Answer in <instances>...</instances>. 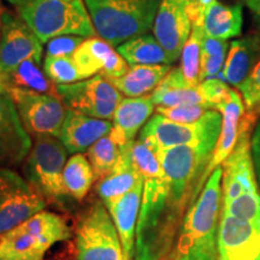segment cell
Segmentation results:
<instances>
[{
    "label": "cell",
    "instance_id": "cell-1",
    "mask_svg": "<svg viewBox=\"0 0 260 260\" xmlns=\"http://www.w3.org/2000/svg\"><path fill=\"white\" fill-rule=\"evenodd\" d=\"M130 154L144 176L136 228L134 260H164L176 241L187 209L175 199L155 151L142 139L130 144Z\"/></svg>",
    "mask_w": 260,
    "mask_h": 260
},
{
    "label": "cell",
    "instance_id": "cell-2",
    "mask_svg": "<svg viewBox=\"0 0 260 260\" xmlns=\"http://www.w3.org/2000/svg\"><path fill=\"white\" fill-rule=\"evenodd\" d=\"M223 168L214 170L184 214L168 260H217Z\"/></svg>",
    "mask_w": 260,
    "mask_h": 260
},
{
    "label": "cell",
    "instance_id": "cell-3",
    "mask_svg": "<svg viewBox=\"0 0 260 260\" xmlns=\"http://www.w3.org/2000/svg\"><path fill=\"white\" fill-rule=\"evenodd\" d=\"M161 0H84L96 35L112 46L147 34Z\"/></svg>",
    "mask_w": 260,
    "mask_h": 260
},
{
    "label": "cell",
    "instance_id": "cell-4",
    "mask_svg": "<svg viewBox=\"0 0 260 260\" xmlns=\"http://www.w3.org/2000/svg\"><path fill=\"white\" fill-rule=\"evenodd\" d=\"M68 149L56 136H37L24 162V175L29 183L45 198L65 212L75 209L76 200L64 183V168Z\"/></svg>",
    "mask_w": 260,
    "mask_h": 260
},
{
    "label": "cell",
    "instance_id": "cell-5",
    "mask_svg": "<svg viewBox=\"0 0 260 260\" xmlns=\"http://www.w3.org/2000/svg\"><path fill=\"white\" fill-rule=\"evenodd\" d=\"M17 9L19 17L42 44L63 35H96L83 0H30Z\"/></svg>",
    "mask_w": 260,
    "mask_h": 260
},
{
    "label": "cell",
    "instance_id": "cell-6",
    "mask_svg": "<svg viewBox=\"0 0 260 260\" xmlns=\"http://www.w3.org/2000/svg\"><path fill=\"white\" fill-rule=\"evenodd\" d=\"M70 237L63 216L41 211L0 236V260H44L52 246Z\"/></svg>",
    "mask_w": 260,
    "mask_h": 260
},
{
    "label": "cell",
    "instance_id": "cell-7",
    "mask_svg": "<svg viewBox=\"0 0 260 260\" xmlns=\"http://www.w3.org/2000/svg\"><path fill=\"white\" fill-rule=\"evenodd\" d=\"M216 145L217 141L211 140L155 151L175 199L186 209H189L197 199L198 184L212 158Z\"/></svg>",
    "mask_w": 260,
    "mask_h": 260
},
{
    "label": "cell",
    "instance_id": "cell-8",
    "mask_svg": "<svg viewBox=\"0 0 260 260\" xmlns=\"http://www.w3.org/2000/svg\"><path fill=\"white\" fill-rule=\"evenodd\" d=\"M76 260H125L115 223L102 200L81 211L75 223Z\"/></svg>",
    "mask_w": 260,
    "mask_h": 260
},
{
    "label": "cell",
    "instance_id": "cell-9",
    "mask_svg": "<svg viewBox=\"0 0 260 260\" xmlns=\"http://www.w3.org/2000/svg\"><path fill=\"white\" fill-rule=\"evenodd\" d=\"M222 121V113L217 110H209L194 123H177L155 115L146 123L139 138L154 151L175 146L197 145L211 140L218 141Z\"/></svg>",
    "mask_w": 260,
    "mask_h": 260
},
{
    "label": "cell",
    "instance_id": "cell-10",
    "mask_svg": "<svg viewBox=\"0 0 260 260\" xmlns=\"http://www.w3.org/2000/svg\"><path fill=\"white\" fill-rule=\"evenodd\" d=\"M46 204L27 178L0 168V236L44 211Z\"/></svg>",
    "mask_w": 260,
    "mask_h": 260
},
{
    "label": "cell",
    "instance_id": "cell-11",
    "mask_svg": "<svg viewBox=\"0 0 260 260\" xmlns=\"http://www.w3.org/2000/svg\"><path fill=\"white\" fill-rule=\"evenodd\" d=\"M57 94L67 110L109 121L123 99L122 93L102 75L75 83L58 84Z\"/></svg>",
    "mask_w": 260,
    "mask_h": 260
},
{
    "label": "cell",
    "instance_id": "cell-12",
    "mask_svg": "<svg viewBox=\"0 0 260 260\" xmlns=\"http://www.w3.org/2000/svg\"><path fill=\"white\" fill-rule=\"evenodd\" d=\"M9 95L14 100L29 135H34L35 138L45 135L59 136L68 111L59 96L15 87L9 89Z\"/></svg>",
    "mask_w": 260,
    "mask_h": 260
},
{
    "label": "cell",
    "instance_id": "cell-13",
    "mask_svg": "<svg viewBox=\"0 0 260 260\" xmlns=\"http://www.w3.org/2000/svg\"><path fill=\"white\" fill-rule=\"evenodd\" d=\"M255 115L258 112L252 110L243 117L235 147L222 164L223 204L236 199L243 191L256 188L251 154V126Z\"/></svg>",
    "mask_w": 260,
    "mask_h": 260
},
{
    "label": "cell",
    "instance_id": "cell-14",
    "mask_svg": "<svg viewBox=\"0 0 260 260\" xmlns=\"http://www.w3.org/2000/svg\"><path fill=\"white\" fill-rule=\"evenodd\" d=\"M42 42L19 16L4 11L0 30V71L8 74L23 63L32 59L40 63Z\"/></svg>",
    "mask_w": 260,
    "mask_h": 260
},
{
    "label": "cell",
    "instance_id": "cell-15",
    "mask_svg": "<svg viewBox=\"0 0 260 260\" xmlns=\"http://www.w3.org/2000/svg\"><path fill=\"white\" fill-rule=\"evenodd\" d=\"M195 0H161L153 24V35L167 52L170 63L181 56L191 31L190 8Z\"/></svg>",
    "mask_w": 260,
    "mask_h": 260
},
{
    "label": "cell",
    "instance_id": "cell-16",
    "mask_svg": "<svg viewBox=\"0 0 260 260\" xmlns=\"http://www.w3.org/2000/svg\"><path fill=\"white\" fill-rule=\"evenodd\" d=\"M217 253V260H260V226L222 213Z\"/></svg>",
    "mask_w": 260,
    "mask_h": 260
},
{
    "label": "cell",
    "instance_id": "cell-17",
    "mask_svg": "<svg viewBox=\"0 0 260 260\" xmlns=\"http://www.w3.org/2000/svg\"><path fill=\"white\" fill-rule=\"evenodd\" d=\"M32 147L14 100L0 95V168H14L27 159Z\"/></svg>",
    "mask_w": 260,
    "mask_h": 260
},
{
    "label": "cell",
    "instance_id": "cell-18",
    "mask_svg": "<svg viewBox=\"0 0 260 260\" xmlns=\"http://www.w3.org/2000/svg\"><path fill=\"white\" fill-rule=\"evenodd\" d=\"M73 58L86 80L96 75L116 79L123 76L129 69L124 58L113 50L112 45L100 38L86 39Z\"/></svg>",
    "mask_w": 260,
    "mask_h": 260
},
{
    "label": "cell",
    "instance_id": "cell-19",
    "mask_svg": "<svg viewBox=\"0 0 260 260\" xmlns=\"http://www.w3.org/2000/svg\"><path fill=\"white\" fill-rule=\"evenodd\" d=\"M245 103H243L241 93L237 92L236 89H232L229 93V96L226 98L225 102H223L217 107V111L222 113V129L217 141L216 148H214L212 158L207 165L206 170L201 176L199 184L197 189V198L200 194L201 188H204L206 181L209 180L211 174L216 170L217 168L222 167L224 160L229 157L234 147H235L237 138L240 134V125L243 113H245Z\"/></svg>",
    "mask_w": 260,
    "mask_h": 260
},
{
    "label": "cell",
    "instance_id": "cell-20",
    "mask_svg": "<svg viewBox=\"0 0 260 260\" xmlns=\"http://www.w3.org/2000/svg\"><path fill=\"white\" fill-rule=\"evenodd\" d=\"M113 123L68 110L58 139L71 154L87 152L98 140L109 134Z\"/></svg>",
    "mask_w": 260,
    "mask_h": 260
},
{
    "label": "cell",
    "instance_id": "cell-21",
    "mask_svg": "<svg viewBox=\"0 0 260 260\" xmlns=\"http://www.w3.org/2000/svg\"><path fill=\"white\" fill-rule=\"evenodd\" d=\"M144 193V178L133 189L107 207L115 223L124 252L125 260H134L136 228Z\"/></svg>",
    "mask_w": 260,
    "mask_h": 260
},
{
    "label": "cell",
    "instance_id": "cell-22",
    "mask_svg": "<svg viewBox=\"0 0 260 260\" xmlns=\"http://www.w3.org/2000/svg\"><path fill=\"white\" fill-rule=\"evenodd\" d=\"M130 142L123 147L115 168L106 176L100 178L96 186L98 197L106 209L133 189L135 184L144 178L133 161L130 154Z\"/></svg>",
    "mask_w": 260,
    "mask_h": 260
},
{
    "label": "cell",
    "instance_id": "cell-23",
    "mask_svg": "<svg viewBox=\"0 0 260 260\" xmlns=\"http://www.w3.org/2000/svg\"><path fill=\"white\" fill-rule=\"evenodd\" d=\"M155 104L151 95L122 99L113 113L111 132L122 145L134 141L139 130L145 126L154 111Z\"/></svg>",
    "mask_w": 260,
    "mask_h": 260
},
{
    "label": "cell",
    "instance_id": "cell-24",
    "mask_svg": "<svg viewBox=\"0 0 260 260\" xmlns=\"http://www.w3.org/2000/svg\"><path fill=\"white\" fill-rule=\"evenodd\" d=\"M242 23V5L240 3L226 5L218 0H212L203 8L197 25H200L207 37L228 40L241 34Z\"/></svg>",
    "mask_w": 260,
    "mask_h": 260
},
{
    "label": "cell",
    "instance_id": "cell-25",
    "mask_svg": "<svg viewBox=\"0 0 260 260\" xmlns=\"http://www.w3.org/2000/svg\"><path fill=\"white\" fill-rule=\"evenodd\" d=\"M152 100L158 106L201 105L211 110L199 86H191L184 79L180 68H175L151 94Z\"/></svg>",
    "mask_w": 260,
    "mask_h": 260
},
{
    "label": "cell",
    "instance_id": "cell-26",
    "mask_svg": "<svg viewBox=\"0 0 260 260\" xmlns=\"http://www.w3.org/2000/svg\"><path fill=\"white\" fill-rule=\"evenodd\" d=\"M170 70V64L132 65L123 76L107 80L124 95L139 98L153 92Z\"/></svg>",
    "mask_w": 260,
    "mask_h": 260
},
{
    "label": "cell",
    "instance_id": "cell-27",
    "mask_svg": "<svg viewBox=\"0 0 260 260\" xmlns=\"http://www.w3.org/2000/svg\"><path fill=\"white\" fill-rule=\"evenodd\" d=\"M256 50L258 42L255 39L245 38L230 42L225 63L219 74V76H222L220 80L239 88L253 68L252 61Z\"/></svg>",
    "mask_w": 260,
    "mask_h": 260
},
{
    "label": "cell",
    "instance_id": "cell-28",
    "mask_svg": "<svg viewBox=\"0 0 260 260\" xmlns=\"http://www.w3.org/2000/svg\"><path fill=\"white\" fill-rule=\"evenodd\" d=\"M117 52L129 65L171 64L164 48L154 35L144 34L123 42Z\"/></svg>",
    "mask_w": 260,
    "mask_h": 260
},
{
    "label": "cell",
    "instance_id": "cell-29",
    "mask_svg": "<svg viewBox=\"0 0 260 260\" xmlns=\"http://www.w3.org/2000/svg\"><path fill=\"white\" fill-rule=\"evenodd\" d=\"M4 75L10 88L15 87L58 96L57 84L48 79L45 71L40 69L38 61L32 59L24 60L16 69Z\"/></svg>",
    "mask_w": 260,
    "mask_h": 260
},
{
    "label": "cell",
    "instance_id": "cell-30",
    "mask_svg": "<svg viewBox=\"0 0 260 260\" xmlns=\"http://www.w3.org/2000/svg\"><path fill=\"white\" fill-rule=\"evenodd\" d=\"M95 177L86 155L77 153L68 159L64 168V183L69 194L77 203L84 200Z\"/></svg>",
    "mask_w": 260,
    "mask_h": 260
},
{
    "label": "cell",
    "instance_id": "cell-31",
    "mask_svg": "<svg viewBox=\"0 0 260 260\" xmlns=\"http://www.w3.org/2000/svg\"><path fill=\"white\" fill-rule=\"evenodd\" d=\"M124 146L110 132L87 151V159L93 169L95 180L99 181L115 168Z\"/></svg>",
    "mask_w": 260,
    "mask_h": 260
},
{
    "label": "cell",
    "instance_id": "cell-32",
    "mask_svg": "<svg viewBox=\"0 0 260 260\" xmlns=\"http://www.w3.org/2000/svg\"><path fill=\"white\" fill-rule=\"evenodd\" d=\"M228 48L226 40L204 35L200 53V83L220 74L226 59Z\"/></svg>",
    "mask_w": 260,
    "mask_h": 260
},
{
    "label": "cell",
    "instance_id": "cell-33",
    "mask_svg": "<svg viewBox=\"0 0 260 260\" xmlns=\"http://www.w3.org/2000/svg\"><path fill=\"white\" fill-rule=\"evenodd\" d=\"M205 32L200 25H191L189 38L181 53V71L191 86L200 84V53Z\"/></svg>",
    "mask_w": 260,
    "mask_h": 260
},
{
    "label": "cell",
    "instance_id": "cell-34",
    "mask_svg": "<svg viewBox=\"0 0 260 260\" xmlns=\"http://www.w3.org/2000/svg\"><path fill=\"white\" fill-rule=\"evenodd\" d=\"M222 213L260 226V195L258 188L243 191L239 198L223 204Z\"/></svg>",
    "mask_w": 260,
    "mask_h": 260
},
{
    "label": "cell",
    "instance_id": "cell-35",
    "mask_svg": "<svg viewBox=\"0 0 260 260\" xmlns=\"http://www.w3.org/2000/svg\"><path fill=\"white\" fill-rule=\"evenodd\" d=\"M44 71L48 79L57 86L86 80L73 57H46Z\"/></svg>",
    "mask_w": 260,
    "mask_h": 260
},
{
    "label": "cell",
    "instance_id": "cell-36",
    "mask_svg": "<svg viewBox=\"0 0 260 260\" xmlns=\"http://www.w3.org/2000/svg\"><path fill=\"white\" fill-rule=\"evenodd\" d=\"M209 111L205 106L201 105H187V106H158L155 112L170 121L177 123H194Z\"/></svg>",
    "mask_w": 260,
    "mask_h": 260
},
{
    "label": "cell",
    "instance_id": "cell-37",
    "mask_svg": "<svg viewBox=\"0 0 260 260\" xmlns=\"http://www.w3.org/2000/svg\"><path fill=\"white\" fill-rule=\"evenodd\" d=\"M239 90L248 111L255 110L260 105V59L253 65L248 76L239 86Z\"/></svg>",
    "mask_w": 260,
    "mask_h": 260
},
{
    "label": "cell",
    "instance_id": "cell-38",
    "mask_svg": "<svg viewBox=\"0 0 260 260\" xmlns=\"http://www.w3.org/2000/svg\"><path fill=\"white\" fill-rule=\"evenodd\" d=\"M200 88L211 110H217L220 104L225 102L232 90L223 80L217 79V77L203 81L200 83Z\"/></svg>",
    "mask_w": 260,
    "mask_h": 260
},
{
    "label": "cell",
    "instance_id": "cell-39",
    "mask_svg": "<svg viewBox=\"0 0 260 260\" xmlns=\"http://www.w3.org/2000/svg\"><path fill=\"white\" fill-rule=\"evenodd\" d=\"M84 41L83 37L63 35L47 42L46 57H73L80 45Z\"/></svg>",
    "mask_w": 260,
    "mask_h": 260
},
{
    "label": "cell",
    "instance_id": "cell-40",
    "mask_svg": "<svg viewBox=\"0 0 260 260\" xmlns=\"http://www.w3.org/2000/svg\"><path fill=\"white\" fill-rule=\"evenodd\" d=\"M252 147H253V155H254L255 158L256 167H258V170L260 172V124L255 130L254 136H253Z\"/></svg>",
    "mask_w": 260,
    "mask_h": 260
},
{
    "label": "cell",
    "instance_id": "cell-41",
    "mask_svg": "<svg viewBox=\"0 0 260 260\" xmlns=\"http://www.w3.org/2000/svg\"><path fill=\"white\" fill-rule=\"evenodd\" d=\"M248 9L251 10L253 16H254L255 21L258 22L260 27V0H243Z\"/></svg>",
    "mask_w": 260,
    "mask_h": 260
},
{
    "label": "cell",
    "instance_id": "cell-42",
    "mask_svg": "<svg viewBox=\"0 0 260 260\" xmlns=\"http://www.w3.org/2000/svg\"><path fill=\"white\" fill-rule=\"evenodd\" d=\"M9 84L6 82V79H5V75L4 73H2L0 71V95H3V94H9Z\"/></svg>",
    "mask_w": 260,
    "mask_h": 260
},
{
    "label": "cell",
    "instance_id": "cell-43",
    "mask_svg": "<svg viewBox=\"0 0 260 260\" xmlns=\"http://www.w3.org/2000/svg\"><path fill=\"white\" fill-rule=\"evenodd\" d=\"M8 2H9L11 5L16 6V8H19V6L27 4V3L30 2V0H8Z\"/></svg>",
    "mask_w": 260,
    "mask_h": 260
},
{
    "label": "cell",
    "instance_id": "cell-44",
    "mask_svg": "<svg viewBox=\"0 0 260 260\" xmlns=\"http://www.w3.org/2000/svg\"><path fill=\"white\" fill-rule=\"evenodd\" d=\"M211 2H212V0H198V4L200 5L201 10H203V8H205V6H206Z\"/></svg>",
    "mask_w": 260,
    "mask_h": 260
},
{
    "label": "cell",
    "instance_id": "cell-45",
    "mask_svg": "<svg viewBox=\"0 0 260 260\" xmlns=\"http://www.w3.org/2000/svg\"><path fill=\"white\" fill-rule=\"evenodd\" d=\"M3 9H2V5H0V30H2V15H3Z\"/></svg>",
    "mask_w": 260,
    "mask_h": 260
},
{
    "label": "cell",
    "instance_id": "cell-46",
    "mask_svg": "<svg viewBox=\"0 0 260 260\" xmlns=\"http://www.w3.org/2000/svg\"><path fill=\"white\" fill-rule=\"evenodd\" d=\"M255 111H256V112H258V113L260 112V105H259L258 107H256V109H255Z\"/></svg>",
    "mask_w": 260,
    "mask_h": 260
},
{
    "label": "cell",
    "instance_id": "cell-47",
    "mask_svg": "<svg viewBox=\"0 0 260 260\" xmlns=\"http://www.w3.org/2000/svg\"><path fill=\"white\" fill-rule=\"evenodd\" d=\"M167 260H168V259H167Z\"/></svg>",
    "mask_w": 260,
    "mask_h": 260
}]
</instances>
